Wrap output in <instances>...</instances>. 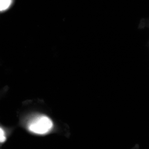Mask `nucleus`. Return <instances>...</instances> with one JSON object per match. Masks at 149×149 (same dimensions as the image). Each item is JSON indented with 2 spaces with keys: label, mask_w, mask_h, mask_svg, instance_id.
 Instances as JSON below:
<instances>
[{
  "label": "nucleus",
  "mask_w": 149,
  "mask_h": 149,
  "mask_svg": "<svg viewBox=\"0 0 149 149\" xmlns=\"http://www.w3.org/2000/svg\"><path fill=\"white\" fill-rule=\"evenodd\" d=\"M53 122L45 115H39L33 118L28 124V129L31 133L38 135H45L53 128Z\"/></svg>",
  "instance_id": "1"
},
{
  "label": "nucleus",
  "mask_w": 149,
  "mask_h": 149,
  "mask_svg": "<svg viewBox=\"0 0 149 149\" xmlns=\"http://www.w3.org/2000/svg\"><path fill=\"white\" fill-rule=\"evenodd\" d=\"M14 2L15 0H0V13L9 9Z\"/></svg>",
  "instance_id": "2"
},
{
  "label": "nucleus",
  "mask_w": 149,
  "mask_h": 149,
  "mask_svg": "<svg viewBox=\"0 0 149 149\" xmlns=\"http://www.w3.org/2000/svg\"><path fill=\"white\" fill-rule=\"evenodd\" d=\"M6 140L5 133L2 128H0V143H4Z\"/></svg>",
  "instance_id": "3"
},
{
  "label": "nucleus",
  "mask_w": 149,
  "mask_h": 149,
  "mask_svg": "<svg viewBox=\"0 0 149 149\" xmlns=\"http://www.w3.org/2000/svg\"><path fill=\"white\" fill-rule=\"evenodd\" d=\"M147 23H148V24H147V26H148V27H149V20H148V22Z\"/></svg>",
  "instance_id": "4"
}]
</instances>
